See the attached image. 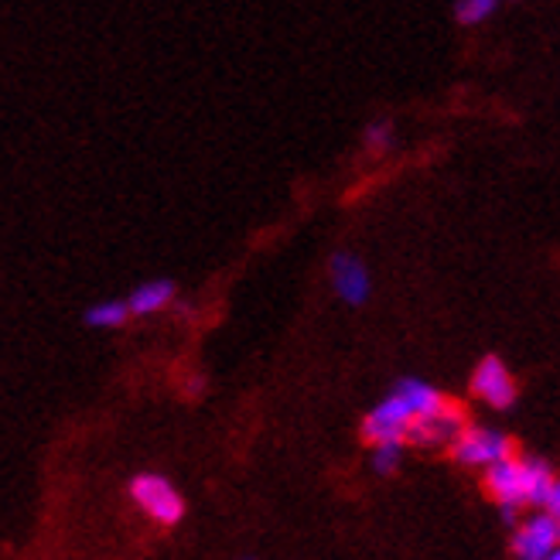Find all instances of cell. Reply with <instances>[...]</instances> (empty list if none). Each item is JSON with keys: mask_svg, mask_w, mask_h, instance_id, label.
Instances as JSON below:
<instances>
[{"mask_svg": "<svg viewBox=\"0 0 560 560\" xmlns=\"http://www.w3.org/2000/svg\"><path fill=\"white\" fill-rule=\"evenodd\" d=\"M447 400L438 394L434 386L420 383V380H404L394 394H389L362 424V434H366L373 444L380 441H407L410 428L420 417H428L434 410H441Z\"/></svg>", "mask_w": 560, "mask_h": 560, "instance_id": "obj_1", "label": "cell"}, {"mask_svg": "<svg viewBox=\"0 0 560 560\" xmlns=\"http://www.w3.org/2000/svg\"><path fill=\"white\" fill-rule=\"evenodd\" d=\"M557 475L540 458H502L486 468V489L502 506L520 510V506H544L547 492L553 489Z\"/></svg>", "mask_w": 560, "mask_h": 560, "instance_id": "obj_2", "label": "cell"}, {"mask_svg": "<svg viewBox=\"0 0 560 560\" xmlns=\"http://www.w3.org/2000/svg\"><path fill=\"white\" fill-rule=\"evenodd\" d=\"M130 495L137 506L161 526H175L185 516V502H182L178 489L167 479H161V475H137L130 482Z\"/></svg>", "mask_w": 560, "mask_h": 560, "instance_id": "obj_3", "label": "cell"}, {"mask_svg": "<svg viewBox=\"0 0 560 560\" xmlns=\"http://www.w3.org/2000/svg\"><path fill=\"white\" fill-rule=\"evenodd\" d=\"M452 452L468 468H489V465L513 455V441L499 431H489V428H465L458 434V441L452 444Z\"/></svg>", "mask_w": 560, "mask_h": 560, "instance_id": "obj_4", "label": "cell"}, {"mask_svg": "<svg viewBox=\"0 0 560 560\" xmlns=\"http://www.w3.org/2000/svg\"><path fill=\"white\" fill-rule=\"evenodd\" d=\"M557 544H560V523L547 510L526 516L513 529V553H516V560H547Z\"/></svg>", "mask_w": 560, "mask_h": 560, "instance_id": "obj_5", "label": "cell"}, {"mask_svg": "<svg viewBox=\"0 0 560 560\" xmlns=\"http://www.w3.org/2000/svg\"><path fill=\"white\" fill-rule=\"evenodd\" d=\"M471 389L495 410H506L516 400V383H513L510 370L502 366V359H495V355L479 362V370L471 376Z\"/></svg>", "mask_w": 560, "mask_h": 560, "instance_id": "obj_6", "label": "cell"}, {"mask_svg": "<svg viewBox=\"0 0 560 560\" xmlns=\"http://www.w3.org/2000/svg\"><path fill=\"white\" fill-rule=\"evenodd\" d=\"M462 431H465V413H462L455 404H444L441 410H434V413H428V417H420L417 424L410 428L407 441L438 447V444H455Z\"/></svg>", "mask_w": 560, "mask_h": 560, "instance_id": "obj_7", "label": "cell"}, {"mask_svg": "<svg viewBox=\"0 0 560 560\" xmlns=\"http://www.w3.org/2000/svg\"><path fill=\"white\" fill-rule=\"evenodd\" d=\"M331 280H335L339 298L349 304H362L370 298V270L349 254H339L331 260Z\"/></svg>", "mask_w": 560, "mask_h": 560, "instance_id": "obj_8", "label": "cell"}, {"mask_svg": "<svg viewBox=\"0 0 560 560\" xmlns=\"http://www.w3.org/2000/svg\"><path fill=\"white\" fill-rule=\"evenodd\" d=\"M172 294H175V288L167 284V280H148V284H140L133 294H130V312L133 315H151V312H158V307H164L167 301H172Z\"/></svg>", "mask_w": 560, "mask_h": 560, "instance_id": "obj_9", "label": "cell"}, {"mask_svg": "<svg viewBox=\"0 0 560 560\" xmlns=\"http://www.w3.org/2000/svg\"><path fill=\"white\" fill-rule=\"evenodd\" d=\"M127 315H130V304L127 301H103V304L90 307L86 322L96 325V328H117V325H124Z\"/></svg>", "mask_w": 560, "mask_h": 560, "instance_id": "obj_10", "label": "cell"}, {"mask_svg": "<svg viewBox=\"0 0 560 560\" xmlns=\"http://www.w3.org/2000/svg\"><path fill=\"white\" fill-rule=\"evenodd\" d=\"M400 452H404V441H380L373 452V468L380 475H394V468L400 465Z\"/></svg>", "mask_w": 560, "mask_h": 560, "instance_id": "obj_11", "label": "cell"}, {"mask_svg": "<svg viewBox=\"0 0 560 560\" xmlns=\"http://www.w3.org/2000/svg\"><path fill=\"white\" fill-rule=\"evenodd\" d=\"M495 4H499V0H462V4H458V18L465 24H479V21H486L495 11Z\"/></svg>", "mask_w": 560, "mask_h": 560, "instance_id": "obj_12", "label": "cell"}, {"mask_svg": "<svg viewBox=\"0 0 560 560\" xmlns=\"http://www.w3.org/2000/svg\"><path fill=\"white\" fill-rule=\"evenodd\" d=\"M389 133H394V130H389V124H373L366 130V140H370L373 148H386L389 144Z\"/></svg>", "mask_w": 560, "mask_h": 560, "instance_id": "obj_13", "label": "cell"}, {"mask_svg": "<svg viewBox=\"0 0 560 560\" xmlns=\"http://www.w3.org/2000/svg\"><path fill=\"white\" fill-rule=\"evenodd\" d=\"M540 510H547L550 516H557V523H560V479L553 482V489L547 492V499H544V506Z\"/></svg>", "mask_w": 560, "mask_h": 560, "instance_id": "obj_14", "label": "cell"}, {"mask_svg": "<svg viewBox=\"0 0 560 560\" xmlns=\"http://www.w3.org/2000/svg\"><path fill=\"white\" fill-rule=\"evenodd\" d=\"M547 560H560V544H557V547H553V553H550V557H547Z\"/></svg>", "mask_w": 560, "mask_h": 560, "instance_id": "obj_15", "label": "cell"}, {"mask_svg": "<svg viewBox=\"0 0 560 560\" xmlns=\"http://www.w3.org/2000/svg\"><path fill=\"white\" fill-rule=\"evenodd\" d=\"M243 560H257V557H243Z\"/></svg>", "mask_w": 560, "mask_h": 560, "instance_id": "obj_16", "label": "cell"}]
</instances>
